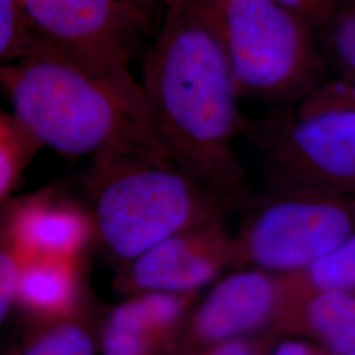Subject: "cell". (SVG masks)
Returning a JSON list of instances; mask_svg holds the SVG:
<instances>
[{
    "label": "cell",
    "mask_w": 355,
    "mask_h": 355,
    "mask_svg": "<svg viewBox=\"0 0 355 355\" xmlns=\"http://www.w3.org/2000/svg\"><path fill=\"white\" fill-rule=\"evenodd\" d=\"M141 86L166 152L227 202L242 174L233 141L246 123L207 0H168Z\"/></svg>",
    "instance_id": "obj_1"
},
{
    "label": "cell",
    "mask_w": 355,
    "mask_h": 355,
    "mask_svg": "<svg viewBox=\"0 0 355 355\" xmlns=\"http://www.w3.org/2000/svg\"><path fill=\"white\" fill-rule=\"evenodd\" d=\"M0 83L44 148L67 158L114 148L161 145L145 92L132 74L79 64L44 44L32 55L1 64Z\"/></svg>",
    "instance_id": "obj_2"
},
{
    "label": "cell",
    "mask_w": 355,
    "mask_h": 355,
    "mask_svg": "<svg viewBox=\"0 0 355 355\" xmlns=\"http://www.w3.org/2000/svg\"><path fill=\"white\" fill-rule=\"evenodd\" d=\"M85 183L95 233L124 263L183 229L221 218L224 203L161 145L96 153Z\"/></svg>",
    "instance_id": "obj_3"
},
{
    "label": "cell",
    "mask_w": 355,
    "mask_h": 355,
    "mask_svg": "<svg viewBox=\"0 0 355 355\" xmlns=\"http://www.w3.org/2000/svg\"><path fill=\"white\" fill-rule=\"evenodd\" d=\"M237 98L292 107L330 80L312 26L277 0H207Z\"/></svg>",
    "instance_id": "obj_4"
},
{
    "label": "cell",
    "mask_w": 355,
    "mask_h": 355,
    "mask_svg": "<svg viewBox=\"0 0 355 355\" xmlns=\"http://www.w3.org/2000/svg\"><path fill=\"white\" fill-rule=\"evenodd\" d=\"M355 232V207L333 196L292 193L265 204L233 241L234 261L296 275Z\"/></svg>",
    "instance_id": "obj_5"
},
{
    "label": "cell",
    "mask_w": 355,
    "mask_h": 355,
    "mask_svg": "<svg viewBox=\"0 0 355 355\" xmlns=\"http://www.w3.org/2000/svg\"><path fill=\"white\" fill-rule=\"evenodd\" d=\"M21 1L45 44L104 73L132 74L129 64L155 31V21L130 0Z\"/></svg>",
    "instance_id": "obj_6"
},
{
    "label": "cell",
    "mask_w": 355,
    "mask_h": 355,
    "mask_svg": "<svg viewBox=\"0 0 355 355\" xmlns=\"http://www.w3.org/2000/svg\"><path fill=\"white\" fill-rule=\"evenodd\" d=\"M259 142L271 175L286 189L355 191V108L287 107Z\"/></svg>",
    "instance_id": "obj_7"
},
{
    "label": "cell",
    "mask_w": 355,
    "mask_h": 355,
    "mask_svg": "<svg viewBox=\"0 0 355 355\" xmlns=\"http://www.w3.org/2000/svg\"><path fill=\"white\" fill-rule=\"evenodd\" d=\"M234 261V248L221 218L183 229L128 261L117 272L116 290L198 293Z\"/></svg>",
    "instance_id": "obj_8"
},
{
    "label": "cell",
    "mask_w": 355,
    "mask_h": 355,
    "mask_svg": "<svg viewBox=\"0 0 355 355\" xmlns=\"http://www.w3.org/2000/svg\"><path fill=\"white\" fill-rule=\"evenodd\" d=\"M286 282L250 267L218 280L193 311L191 336L196 343H225L263 327L286 303Z\"/></svg>",
    "instance_id": "obj_9"
},
{
    "label": "cell",
    "mask_w": 355,
    "mask_h": 355,
    "mask_svg": "<svg viewBox=\"0 0 355 355\" xmlns=\"http://www.w3.org/2000/svg\"><path fill=\"white\" fill-rule=\"evenodd\" d=\"M94 233L89 214L51 192L13 203L3 224V234L24 259H79Z\"/></svg>",
    "instance_id": "obj_10"
},
{
    "label": "cell",
    "mask_w": 355,
    "mask_h": 355,
    "mask_svg": "<svg viewBox=\"0 0 355 355\" xmlns=\"http://www.w3.org/2000/svg\"><path fill=\"white\" fill-rule=\"evenodd\" d=\"M78 266L79 259H24L16 304L49 321L71 318L79 304Z\"/></svg>",
    "instance_id": "obj_11"
},
{
    "label": "cell",
    "mask_w": 355,
    "mask_h": 355,
    "mask_svg": "<svg viewBox=\"0 0 355 355\" xmlns=\"http://www.w3.org/2000/svg\"><path fill=\"white\" fill-rule=\"evenodd\" d=\"M196 295L142 292L128 296L111 311L105 325L142 333L162 343L184 318Z\"/></svg>",
    "instance_id": "obj_12"
},
{
    "label": "cell",
    "mask_w": 355,
    "mask_h": 355,
    "mask_svg": "<svg viewBox=\"0 0 355 355\" xmlns=\"http://www.w3.org/2000/svg\"><path fill=\"white\" fill-rule=\"evenodd\" d=\"M308 328L336 354L355 353V292H306Z\"/></svg>",
    "instance_id": "obj_13"
},
{
    "label": "cell",
    "mask_w": 355,
    "mask_h": 355,
    "mask_svg": "<svg viewBox=\"0 0 355 355\" xmlns=\"http://www.w3.org/2000/svg\"><path fill=\"white\" fill-rule=\"evenodd\" d=\"M313 31L330 80L355 76V0H337Z\"/></svg>",
    "instance_id": "obj_14"
},
{
    "label": "cell",
    "mask_w": 355,
    "mask_h": 355,
    "mask_svg": "<svg viewBox=\"0 0 355 355\" xmlns=\"http://www.w3.org/2000/svg\"><path fill=\"white\" fill-rule=\"evenodd\" d=\"M44 145L13 114H0V200L4 204Z\"/></svg>",
    "instance_id": "obj_15"
},
{
    "label": "cell",
    "mask_w": 355,
    "mask_h": 355,
    "mask_svg": "<svg viewBox=\"0 0 355 355\" xmlns=\"http://www.w3.org/2000/svg\"><path fill=\"white\" fill-rule=\"evenodd\" d=\"M21 0H0V60L13 64L44 45Z\"/></svg>",
    "instance_id": "obj_16"
},
{
    "label": "cell",
    "mask_w": 355,
    "mask_h": 355,
    "mask_svg": "<svg viewBox=\"0 0 355 355\" xmlns=\"http://www.w3.org/2000/svg\"><path fill=\"white\" fill-rule=\"evenodd\" d=\"M306 292H355V232L327 257L303 272Z\"/></svg>",
    "instance_id": "obj_17"
},
{
    "label": "cell",
    "mask_w": 355,
    "mask_h": 355,
    "mask_svg": "<svg viewBox=\"0 0 355 355\" xmlns=\"http://www.w3.org/2000/svg\"><path fill=\"white\" fill-rule=\"evenodd\" d=\"M21 355H95V345L83 325L62 318L41 331Z\"/></svg>",
    "instance_id": "obj_18"
},
{
    "label": "cell",
    "mask_w": 355,
    "mask_h": 355,
    "mask_svg": "<svg viewBox=\"0 0 355 355\" xmlns=\"http://www.w3.org/2000/svg\"><path fill=\"white\" fill-rule=\"evenodd\" d=\"M24 258L15 248L11 240L1 234L0 248V318L1 321L10 315L17 303L19 282Z\"/></svg>",
    "instance_id": "obj_19"
},
{
    "label": "cell",
    "mask_w": 355,
    "mask_h": 355,
    "mask_svg": "<svg viewBox=\"0 0 355 355\" xmlns=\"http://www.w3.org/2000/svg\"><path fill=\"white\" fill-rule=\"evenodd\" d=\"M159 341L133 330L105 325L103 333V355H152Z\"/></svg>",
    "instance_id": "obj_20"
},
{
    "label": "cell",
    "mask_w": 355,
    "mask_h": 355,
    "mask_svg": "<svg viewBox=\"0 0 355 355\" xmlns=\"http://www.w3.org/2000/svg\"><path fill=\"white\" fill-rule=\"evenodd\" d=\"M295 107L308 111L324 108H355V76L343 80H329L313 95Z\"/></svg>",
    "instance_id": "obj_21"
},
{
    "label": "cell",
    "mask_w": 355,
    "mask_h": 355,
    "mask_svg": "<svg viewBox=\"0 0 355 355\" xmlns=\"http://www.w3.org/2000/svg\"><path fill=\"white\" fill-rule=\"evenodd\" d=\"M315 29L337 0H277Z\"/></svg>",
    "instance_id": "obj_22"
},
{
    "label": "cell",
    "mask_w": 355,
    "mask_h": 355,
    "mask_svg": "<svg viewBox=\"0 0 355 355\" xmlns=\"http://www.w3.org/2000/svg\"><path fill=\"white\" fill-rule=\"evenodd\" d=\"M205 355H255L252 346L241 340H229L225 343H217L212 350Z\"/></svg>",
    "instance_id": "obj_23"
},
{
    "label": "cell",
    "mask_w": 355,
    "mask_h": 355,
    "mask_svg": "<svg viewBox=\"0 0 355 355\" xmlns=\"http://www.w3.org/2000/svg\"><path fill=\"white\" fill-rule=\"evenodd\" d=\"M141 7L157 23L161 20L168 0H130Z\"/></svg>",
    "instance_id": "obj_24"
},
{
    "label": "cell",
    "mask_w": 355,
    "mask_h": 355,
    "mask_svg": "<svg viewBox=\"0 0 355 355\" xmlns=\"http://www.w3.org/2000/svg\"><path fill=\"white\" fill-rule=\"evenodd\" d=\"M272 355H313L309 346L305 343L297 341H287L280 343L279 346L274 350Z\"/></svg>",
    "instance_id": "obj_25"
},
{
    "label": "cell",
    "mask_w": 355,
    "mask_h": 355,
    "mask_svg": "<svg viewBox=\"0 0 355 355\" xmlns=\"http://www.w3.org/2000/svg\"><path fill=\"white\" fill-rule=\"evenodd\" d=\"M347 355H355V353H353V354H347Z\"/></svg>",
    "instance_id": "obj_26"
}]
</instances>
